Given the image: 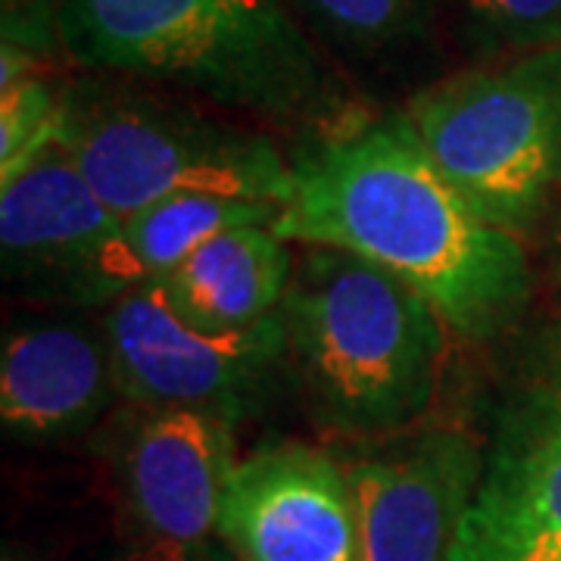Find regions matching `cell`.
Returning <instances> with one entry per match:
<instances>
[{
	"instance_id": "7",
	"label": "cell",
	"mask_w": 561,
	"mask_h": 561,
	"mask_svg": "<svg viewBox=\"0 0 561 561\" xmlns=\"http://www.w3.org/2000/svg\"><path fill=\"white\" fill-rule=\"evenodd\" d=\"M561 542V328L527 343L483 443L456 561H527Z\"/></svg>"
},
{
	"instance_id": "14",
	"label": "cell",
	"mask_w": 561,
	"mask_h": 561,
	"mask_svg": "<svg viewBox=\"0 0 561 561\" xmlns=\"http://www.w3.org/2000/svg\"><path fill=\"white\" fill-rule=\"evenodd\" d=\"M278 203L238 201V197H206L184 194L153 203L122 221L103 262V294L106 302L119 300L125 290L147 280H162L197 247L238 225H275Z\"/></svg>"
},
{
	"instance_id": "18",
	"label": "cell",
	"mask_w": 561,
	"mask_h": 561,
	"mask_svg": "<svg viewBox=\"0 0 561 561\" xmlns=\"http://www.w3.org/2000/svg\"><path fill=\"white\" fill-rule=\"evenodd\" d=\"M552 272L561 284V216L556 221V231H552Z\"/></svg>"
},
{
	"instance_id": "16",
	"label": "cell",
	"mask_w": 561,
	"mask_h": 561,
	"mask_svg": "<svg viewBox=\"0 0 561 561\" xmlns=\"http://www.w3.org/2000/svg\"><path fill=\"white\" fill-rule=\"evenodd\" d=\"M461 38L500 60L561 44V0H456Z\"/></svg>"
},
{
	"instance_id": "4",
	"label": "cell",
	"mask_w": 561,
	"mask_h": 561,
	"mask_svg": "<svg viewBox=\"0 0 561 561\" xmlns=\"http://www.w3.org/2000/svg\"><path fill=\"white\" fill-rule=\"evenodd\" d=\"M60 140L119 219L184 194L280 206L294 179L272 135L138 88H69Z\"/></svg>"
},
{
	"instance_id": "20",
	"label": "cell",
	"mask_w": 561,
	"mask_h": 561,
	"mask_svg": "<svg viewBox=\"0 0 561 561\" xmlns=\"http://www.w3.org/2000/svg\"><path fill=\"white\" fill-rule=\"evenodd\" d=\"M3 561H22V559H16L13 552H7V556H3Z\"/></svg>"
},
{
	"instance_id": "15",
	"label": "cell",
	"mask_w": 561,
	"mask_h": 561,
	"mask_svg": "<svg viewBox=\"0 0 561 561\" xmlns=\"http://www.w3.org/2000/svg\"><path fill=\"white\" fill-rule=\"evenodd\" d=\"M440 0H294L312 38L356 60L383 57L427 35Z\"/></svg>"
},
{
	"instance_id": "5",
	"label": "cell",
	"mask_w": 561,
	"mask_h": 561,
	"mask_svg": "<svg viewBox=\"0 0 561 561\" xmlns=\"http://www.w3.org/2000/svg\"><path fill=\"white\" fill-rule=\"evenodd\" d=\"M405 119L474 213L522 238L561 187V44L434 81Z\"/></svg>"
},
{
	"instance_id": "12",
	"label": "cell",
	"mask_w": 561,
	"mask_h": 561,
	"mask_svg": "<svg viewBox=\"0 0 561 561\" xmlns=\"http://www.w3.org/2000/svg\"><path fill=\"white\" fill-rule=\"evenodd\" d=\"M116 393L103 331L76 321L16 328L0 356V419L20 440H66L106 412Z\"/></svg>"
},
{
	"instance_id": "9",
	"label": "cell",
	"mask_w": 561,
	"mask_h": 561,
	"mask_svg": "<svg viewBox=\"0 0 561 561\" xmlns=\"http://www.w3.org/2000/svg\"><path fill=\"white\" fill-rule=\"evenodd\" d=\"M234 424L201 409H144L122 443L131 561H206L234 471Z\"/></svg>"
},
{
	"instance_id": "13",
	"label": "cell",
	"mask_w": 561,
	"mask_h": 561,
	"mask_svg": "<svg viewBox=\"0 0 561 561\" xmlns=\"http://www.w3.org/2000/svg\"><path fill=\"white\" fill-rule=\"evenodd\" d=\"M294 265L272 225H238L197 247L162 284L197 328L234 331L278 312Z\"/></svg>"
},
{
	"instance_id": "10",
	"label": "cell",
	"mask_w": 561,
	"mask_h": 561,
	"mask_svg": "<svg viewBox=\"0 0 561 561\" xmlns=\"http://www.w3.org/2000/svg\"><path fill=\"white\" fill-rule=\"evenodd\" d=\"M122 221L54 140L0 181V253L7 278L62 306L106 302L103 262Z\"/></svg>"
},
{
	"instance_id": "6",
	"label": "cell",
	"mask_w": 561,
	"mask_h": 561,
	"mask_svg": "<svg viewBox=\"0 0 561 561\" xmlns=\"http://www.w3.org/2000/svg\"><path fill=\"white\" fill-rule=\"evenodd\" d=\"M113 381L138 409H201L250 419L265 409L287 365L280 316L234 331L187 321L162 280H147L110 302L101 321Z\"/></svg>"
},
{
	"instance_id": "11",
	"label": "cell",
	"mask_w": 561,
	"mask_h": 561,
	"mask_svg": "<svg viewBox=\"0 0 561 561\" xmlns=\"http://www.w3.org/2000/svg\"><path fill=\"white\" fill-rule=\"evenodd\" d=\"M219 534L241 561H359L346 468L306 443H278L234 465Z\"/></svg>"
},
{
	"instance_id": "17",
	"label": "cell",
	"mask_w": 561,
	"mask_h": 561,
	"mask_svg": "<svg viewBox=\"0 0 561 561\" xmlns=\"http://www.w3.org/2000/svg\"><path fill=\"white\" fill-rule=\"evenodd\" d=\"M69 88L47 76H28L0 88V181L60 140Z\"/></svg>"
},
{
	"instance_id": "2",
	"label": "cell",
	"mask_w": 561,
	"mask_h": 561,
	"mask_svg": "<svg viewBox=\"0 0 561 561\" xmlns=\"http://www.w3.org/2000/svg\"><path fill=\"white\" fill-rule=\"evenodd\" d=\"M62 54L216 110L319 135L341 122V84L294 0H57Z\"/></svg>"
},
{
	"instance_id": "1",
	"label": "cell",
	"mask_w": 561,
	"mask_h": 561,
	"mask_svg": "<svg viewBox=\"0 0 561 561\" xmlns=\"http://www.w3.org/2000/svg\"><path fill=\"white\" fill-rule=\"evenodd\" d=\"M275 234L353 253L402 278L449 334L486 343L522 319L530 262L522 238L474 213L431 160L405 113L350 110L290 160Z\"/></svg>"
},
{
	"instance_id": "19",
	"label": "cell",
	"mask_w": 561,
	"mask_h": 561,
	"mask_svg": "<svg viewBox=\"0 0 561 561\" xmlns=\"http://www.w3.org/2000/svg\"><path fill=\"white\" fill-rule=\"evenodd\" d=\"M527 561H561V542H556V546H546V549H540V552H534Z\"/></svg>"
},
{
	"instance_id": "8",
	"label": "cell",
	"mask_w": 561,
	"mask_h": 561,
	"mask_svg": "<svg viewBox=\"0 0 561 561\" xmlns=\"http://www.w3.org/2000/svg\"><path fill=\"white\" fill-rule=\"evenodd\" d=\"M346 468L359 561H456L483 478V443L459 424L409 427Z\"/></svg>"
},
{
	"instance_id": "3",
	"label": "cell",
	"mask_w": 561,
	"mask_h": 561,
	"mask_svg": "<svg viewBox=\"0 0 561 561\" xmlns=\"http://www.w3.org/2000/svg\"><path fill=\"white\" fill-rule=\"evenodd\" d=\"M278 316L321 427L381 440L427 415L449 328L415 287L353 253L306 247Z\"/></svg>"
}]
</instances>
